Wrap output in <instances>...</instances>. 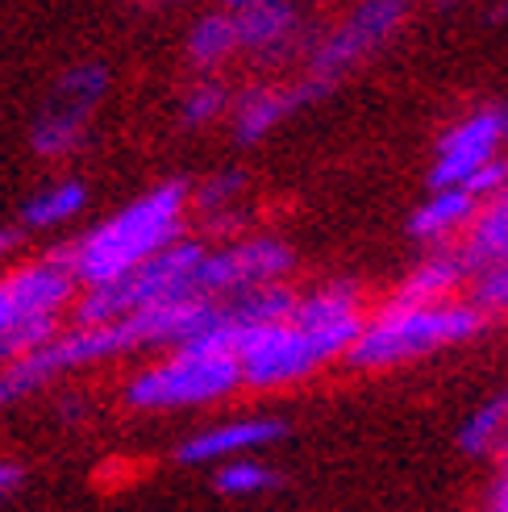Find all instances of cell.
Returning a JSON list of instances; mask_svg holds the SVG:
<instances>
[{"label": "cell", "mask_w": 508, "mask_h": 512, "mask_svg": "<svg viewBox=\"0 0 508 512\" xmlns=\"http://www.w3.org/2000/svg\"><path fill=\"white\" fill-rule=\"evenodd\" d=\"M184 217H188V184L167 179V184L142 192L125 209L92 225L88 234H80L71 246L50 250L67 267L80 292L117 284L121 275L138 271L155 254L175 246L184 238Z\"/></svg>", "instance_id": "1"}, {"label": "cell", "mask_w": 508, "mask_h": 512, "mask_svg": "<svg viewBox=\"0 0 508 512\" xmlns=\"http://www.w3.org/2000/svg\"><path fill=\"white\" fill-rule=\"evenodd\" d=\"M488 313H479L467 300H450V304H429V309H379L371 321H363V334L350 346V363L354 367H396V363H413L442 346H459L475 334H484Z\"/></svg>", "instance_id": "2"}, {"label": "cell", "mask_w": 508, "mask_h": 512, "mask_svg": "<svg viewBox=\"0 0 508 512\" xmlns=\"http://www.w3.org/2000/svg\"><path fill=\"white\" fill-rule=\"evenodd\" d=\"M354 346L350 334H317L292 317L271 325H238L234 329V358L242 371V388H288L309 379L334 358H346Z\"/></svg>", "instance_id": "3"}, {"label": "cell", "mask_w": 508, "mask_h": 512, "mask_svg": "<svg viewBox=\"0 0 508 512\" xmlns=\"http://www.w3.org/2000/svg\"><path fill=\"white\" fill-rule=\"evenodd\" d=\"M242 388L238 358L209 346H175L159 363L142 367L125 383V400L142 413H163V408H196V404H217Z\"/></svg>", "instance_id": "4"}, {"label": "cell", "mask_w": 508, "mask_h": 512, "mask_svg": "<svg viewBox=\"0 0 508 512\" xmlns=\"http://www.w3.org/2000/svg\"><path fill=\"white\" fill-rule=\"evenodd\" d=\"M209 246L180 238L175 246H167L163 254H155L150 263H142L138 271L121 275L117 284L92 288L75 296V321L80 325H113L146 309H163L175 300H196L192 296V275L205 259Z\"/></svg>", "instance_id": "5"}, {"label": "cell", "mask_w": 508, "mask_h": 512, "mask_svg": "<svg viewBox=\"0 0 508 512\" xmlns=\"http://www.w3.org/2000/svg\"><path fill=\"white\" fill-rule=\"evenodd\" d=\"M109 92V67L105 63H75L59 75L55 92L46 96L42 113L30 125V146L42 159H63L84 142L88 121L96 105Z\"/></svg>", "instance_id": "6"}, {"label": "cell", "mask_w": 508, "mask_h": 512, "mask_svg": "<svg viewBox=\"0 0 508 512\" xmlns=\"http://www.w3.org/2000/svg\"><path fill=\"white\" fill-rule=\"evenodd\" d=\"M292 271V250L279 238H246L221 250H205L196 275H192V296L196 300H230L267 284H284Z\"/></svg>", "instance_id": "7"}, {"label": "cell", "mask_w": 508, "mask_h": 512, "mask_svg": "<svg viewBox=\"0 0 508 512\" xmlns=\"http://www.w3.org/2000/svg\"><path fill=\"white\" fill-rule=\"evenodd\" d=\"M400 21H404V5H396V0L359 5L346 21H338L334 30L317 42V50H313L317 80L334 84V75H342L354 63H363L367 55H375V50L400 30Z\"/></svg>", "instance_id": "8"}, {"label": "cell", "mask_w": 508, "mask_h": 512, "mask_svg": "<svg viewBox=\"0 0 508 512\" xmlns=\"http://www.w3.org/2000/svg\"><path fill=\"white\" fill-rule=\"evenodd\" d=\"M500 121H496V109H484V113H471L463 117L459 125H450L438 142V159H434V171H429V184L434 192H446V188H463L467 179L492 163L500 155Z\"/></svg>", "instance_id": "9"}, {"label": "cell", "mask_w": 508, "mask_h": 512, "mask_svg": "<svg viewBox=\"0 0 508 512\" xmlns=\"http://www.w3.org/2000/svg\"><path fill=\"white\" fill-rule=\"evenodd\" d=\"M288 433L284 421L275 417H246V421H221V425H209L200 429L196 438H188L175 458L188 467H200V463H230V458H250V450H263V446H275L279 438Z\"/></svg>", "instance_id": "10"}, {"label": "cell", "mask_w": 508, "mask_h": 512, "mask_svg": "<svg viewBox=\"0 0 508 512\" xmlns=\"http://www.w3.org/2000/svg\"><path fill=\"white\" fill-rule=\"evenodd\" d=\"M325 88H329L325 80H317V84H263V88H250L238 100V109H234V134L242 142H259L284 117H292L296 109L309 105V100H317Z\"/></svg>", "instance_id": "11"}, {"label": "cell", "mask_w": 508, "mask_h": 512, "mask_svg": "<svg viewBox=\"0 0 508 512\" xmlns=\"http://www.w3.org/2000/svg\"><path fill=\"white\" fill-rule=\"evenodd\" d=\"M225 13L234 21L238 50H254V55H279L300 34V13L292 5H275V0H246Z\"/></svg>", "instance_id": "12"}, {"label": "cell", "mask_w": 508, "mask_h": 512, "mask_svg": "<svg viewBox=\"0 0 508 512\" xmlns=\"http://www.w3.org/2000/svg\"><path fill=\"white\" fill-rule=\"evenodd\" d=\"M292 321L304 329H317V334H350L359 338L363 334V296L354 284L338 279V284H325L309 296H296V309Z\"/></svg>", "instance_id": "13"}, {"label": "cell", "mask_w": 508, "mask_h": 512, "mask_svg": "<svg viewBox=\"0 0 508 512\" xmlns=\"http://www.w3.org/2000/svg\"><path fill=\"white\" fill-rule=\"evenodd\" d=\"M467 267L459 254H429L421 259L409 275L396 284V292L388 296V309H429V304H450L454 292L463 288Z\"/></svg>", "instance_id": "14"}, {"label": "cell", "mask_w": 508, "mask_h": 512, "mask_svg": "<svg viewBox=\"0 0 508 512\" xmlns=\"http://www.w3.org/2000/svg\"><path fill=\"white\" fill-rule=\"evenodd\" d=\"M459 259L467 271H488L508 263V184L500 196H492L488 204H479L475 221L463 234V250Z\"/></svg>", "instance_id": "15"}, {"label": "cell", "mask_w": 508, "mask_h": 512, "mask_svg": "<svg viewBox=\"0 0 508 512\" xmlns=\"http://www.w3.org/2000/svg\"><path fill=\"white\" fill-rule=\"evenodd\" d=\"M475 213H479V200H471L463 188H446V192H434L409 217V234L417 242H446L450 234H467Z\"/></svg>", "instance_id": "16"}, {"label": "cell", "mask_w": 508, "mask_h": 512, "mask_svg": "<svg viewBox=\"0 0 508 512\" xmlns=\"http://www.w3.org/2000/svg\"><path fill=\"white\" fill-rule=\"evenodd\" d=\"M88 204V188L84 179H59V184H46L42 192H34L21 209V225L25 229H50L63 225L71 217H80Z\"/></svg>", "instance_id": "17"}, {"label": "cell", "mask_w": 508, "mask_h": 512, "mask_svg": "<svg viewBox=\"0 0 508 512\" xmlns=\"http://www.w3.org/2000/svg\"><path fill=\"white\" fill-rule=\"evenodd\" d=\"M230 55H238V34L230 13H205L188 30V63L196 71H213Z\"/></svg>", "instance_id": "18"}, {"label": "cell", "mask_w": 508, "mask_h": 512, "mask_svg": "<svg viewBox=\"0 0 508 512\" xmlns=\"http://www.w3.org/2000/svg\"><path fill=\"white\" fill-rule=\"evenodd\" d=\"M504 433H508V392L492 396L488 404H479L475 413L463 421L459 446H463L467 454H488V450H500Z\"/></svg>", "instance_id": "19"}, {"label": "cell", "mask_w": 508, "mask_h": 512, "mask_svg": "<svg viewBox=\"0 0 508 512\" xmlns=\"http://www.w3.org/2000/svg\"><path fill=\"white\" fill-rule=\"evenodd\" d=\"M217 492L221 496H259V492H271L279 488V471L259 463V458H230V463H221L217 471Z\"/></svg>", "instance_id": "20"}, {"label": "cell", "mask_w": 508, "mask_h": 512, "mask_svg": "<svg viewBox=\"0 0 508 512\" xmlns=\"http://www.w3.org/2000/svg\"><path fill=\"white\" fill-rule=\"evenodd\" d=\"M225 105H230V92H225L217 80H196V84L184 92L180 117H184V125H209L213 117L225 113Z\"/></svg>", "instance_id": "21"}, {"label": "cell", "mask_w": 508, "mask_h": 512, "mask_svg": "<svg viewBox=\"0 0 508 512\" xmlns=\"http://www.w3.org/2000/svg\"><path fill=\"white\" fill-rule=\"evenodd\" d=\"M504 184H508V159H492V163H484L479 167L467 184H463V192L471 196V200H492V196H500L504 192Z\"/></svg>", "instance_id": "22"}, {"label": "cell", "mask_w": 508, "mask_h": 512, "mask_svg": "<svg viewBox=\"0 0 508 512\" xmlns=\"http://www.w3.org/2000/svg\"><path fill=\"white\" fill-rule=\"evenodd\" d=\"M238 192H242V175H238V171H230V175H217L213 184L200 188V192H196V204H200L205 213H221L225 204H230Z\"/></svg>", "instance_id": "23"}, {"label": "cell", "mask_w": 508, "mask_h": 512, "mask_svg": "<svg viewBox=\"0 0 508 512\" xmlns=\"http://www.w3.org/2000/svg\"><path fill=\"white\" fill-rule=\"evenodd\" d=\"M21 479H25V467L13 463V458H0V500L13 496L21 488Z\"/></svg>", "instance_id": "24"}, {"label": "cell", "mask_w": 508, "mask_h": 512, "mask_svg": "<svg viewBox=\"0 0 508 512\" xmlns=\"http://www.w3.org/2000/svg\"><path fill=\"white\" fill-rule=\"evenodd\" d=\"M13 325H25V321L17 317V304H13V296H9V284L0 279V334H5V329H13Z\"/></svg>", "instance_id": "25"}, {"label": "cell", "mask_w": 508, "mask_h": 512, "mask_svg": "<svg viewBox=\"0 0 508 512\" xmlns=\"http://www.w3.org/2000/svg\"><path fill=\"white\" fill-rule=\"evenodd\" d=\"M492 512H508V467H504L496 492H492Z\"/></svg>", "instance_id": "26"}, {"label": "cell", "mask_w": 508, "mask_h": 512, "mask_svg": "<svg viewBox=\"0 0 508 512\" xmlns=\"http://www.w3.org/2000/svg\"><path fill=\"white\" fill-rule=\"evenodd\" d=\"M17 242H21V234H17V229H5V225H0V259H5V254H9Z\"/></svg>", "instance_id": "27"}, {"label": "cell", "mask_w": 508, "mask_h": 512, "mask_svg": "<svg viewBox=\"0 0 508 512\" xmlns=\"http://www.w3.org/2000/svg\"><path fill=\"white\" fill-rule=\"evenodd\" d=\"M496 121H500V138H508V109H496Z\"/></svg>", "instance_id": "28"}, {"label": "cell", "mask_w": 508, "mask_h": 512, "mask_svg": "<svg viewBox=\"0 0 508 512\" xmlns=\"http://www.w3.org/2000/svg\"><path fill=\"white\" fill-rule=\"evenodd\" d=\"M500 450H504V458H508V433H504V442H500Z\"/></svg>", "instance_id": "29"}]
</instances>
